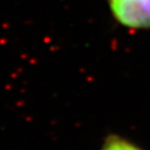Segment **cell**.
Masks as SVG:
<instances>
[{"mask_svg":"<svg viewBox=\"0 0 150 150\" xmlns=\"http://www.w3.org/2000/svg\"><path fill=\"white\" fill-rule=\"evenodd\" d=\"M113 15L131 28L150 27V0H110Z\"/></svg>","mask_w":150,"mask_h":150,"instance_id":"6da1fadb","label":"cell"},{"mask_svg":"<svg viewBox=\"0 0 150 150\" xmlns=\"http://www.w3.org/2000/svg\"><path fill=\"white\" fill-rule=\"evenodd\" d=\"M102 150H141L138 147L134 146L126 140H122L117 137H112L106 142Z\"/></svg>","mask_w":150,"mask_h":150,"instance_id":"7a4b0ae2","label":"cell"}]
</instances>
